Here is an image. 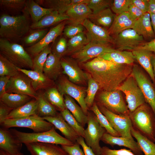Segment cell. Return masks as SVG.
Segmentation results:
<instances>
[{"mask_svg":"<svg viewBox=\"0 0 155 155\" xmlns=\"http://www.w3.org/2000/svg\"><path fill=\"white\" fill-rule=\"evenodd\" d=\"M112 0H89L87 5L92 13L96 14L111 7Z\"/></svg>","mask_w":155,"mask_h":155,"instance_id":"obj_48","label":"cell"},{"mask_svg":"<svg viewBox=\"0 0 155 155\" xmlns=\"http://www.w3.org/2000/svg\"><path fill=\"white\" fill-rule=\"evenodd\" d=\"M25 9L30 16L32 24L37 22L44 16L53 11L42 7L32 0L27 1Z\"/></svg>","mask_w":155,"mask_h":155,"instance_id":"obj_36","label":"cell"},{"mask_svg":"<svg viewBox=\"0 0 155 155\" xmlns=\"http://www.w3.org/2000/svg\"><path fill=\"white\" fill-rule=\"evenodd\" d=\"M37 103L36 114L44 117H55L58 114L55 108L46 98L43 94L37 95L36 99Z\"/></svg>","mask_w":155,"mask_h":155,"instance_id":"obj_35","label":"cell"},{"mask_svg":"<svg viewBox=\"0 0 155 155\" xmlns=\"http://www.w3.org/2000/svg\"><path fill=\"white\" fill-rule=\"evenodd\" d=\"M2 128L8 129L13 127H25L32 129L34 133L48 131L53 126L50 123L36 114L17 119H6L0 123Z\"/></svg>","mask_w":155,"mask_h":155,"instance_id":"obj_7","label":"cell"},{"mask_svg":"<svg viewBox=\"0 0 155 155\" xmlns=\"http://www.w3.org/2000/svg\"><path fill=\"white\" fill-rule=\"evenodd\" d=\"M125 95L127 106L130 112L146 103L143 93L134 77L131 74L117 89Z\"/></svg>","mask_w":155,"mask_h":155,"instance_id":"obj_8","label":"cell"},{"mask_svg":"<svg viewBox=\"0 0 155 155\" xmlns=\"http://www.w3.org/2000/svg\"><path fill=\"white\" fill-rule=\"evenodd\" d=\"M101 140L112 147L117 145L127 147L135 155H143V152L137 142L127 138L113 136L106 132L104 134Z\"/></svg>","mask_w":155,"mask_h":155,"instance_id":"obj_23","label":"cell"},{"mask_svg":"<svg viewBox=\"0 0 155 155\" xmlns=\"http://www.w3.org/2000/svg\"><path fill=\"white\" fill-rule=\"evenodd\" d=\"M89 0H71V5L78 4H85L87 5Z\"/></svg>","mask_w":155,"mask_h":155,"instance_id":"obj_61","label":"cell"},{"mask_svg":"<svg viewBox=\"0 0 155 155\" xmlns=\"http://www.w3.org/2000/svg\"><path fill=\"white\" fill-rule=\"evenodd\" d=\"M99 57L119 64H133L136 60L132 52L117 49Z\"/></svg>","mask_w":155,"mask_h":155,"instance_id":"obj_30","label":"cell"},{"mask_svg":"<svg viewBox=\"0 0 155 155\" xmlns=\"http://www.w3.org/2000/svg\"><path fill=\"white\" fill-rule=\"evenodd\" d=\"M57 89L63 95H67L75 99L84 113L87 115L88 108L85 101L86 90L70 82L65 76L60 77L57 83Z\"/></svg>","mask_w":155,"mask_h":155,"instance_id":"obj_13","label":"cell"},{"mask_svg":"<svg viewBox=\"0 0 155 155\" xmlns=\"http://www.w3.org/2000/svg\"><path fill=\"white\" fill-rule=\"evenodd\" d=\"M13 110L0 102V123L6 119Z\"/></svg>","mask_w":155,"mask_h":155,"instance_id":"obj_57","label":"cell"},{"mask_svg":"<svg viewBox=\"0 0 155 155\" xmlns=\"http://www.w3.org/2000/svg\"><path fill=\"white\" fill-rule=\"evenodd\" d=\"M122 93L118 89L102 91L99 94L96 103L97 106H102L115 114L129 116L130 112Z\"/></svg>","mask_w":155,"mask_h":155,"instance_id":"obj_6","label":"cell"},{"mask_svg":"<svg viewBox=\"0 0 155 155\" xmlns=\"http://www.w3.org/2000/svg\"><path fill=\"white\" fill-rule=\"evenodd\" d=\"M90 40L84 32L69 39L67 42L66 54H72L78 51L87 44Z\"/></svg>","mask_w":155,"mask_h":155,"instance_id":"obj_40","label":"cell"},{"mask_svg":"<svg viewBox=\"0 0 155 155\" xmlns=\"http://www.w3.org/2000/svg\"><path fill=\"white\" fill-rule=\"evenodd\" d=\"M149 13L150 15L152 26L155 35V14L151 13Z\"/></svg>","mask_w":155,"mask_h":155,"instance_id":"obj_62","label":"cell"},{"mask_svg":"<svg viewBox=\"0 0 155 155\" xmlns=\"http://www.w3.org/2000/svg\"><path fill=\"white\" fill-rule=\"evenodd\" d=\"M62 69L61 58L51 52L48 55L45 63L43 73L53 81L56 80L59 76Z\"/></svg>","mask_w":155,"mask_h":155,"instance_id":"obj_29","label":"cell"},{"mask_svg":"<svg viewBox=\"0 0 155 155\" xmlns=\"http://www.w3.org/2000/svg\"><path fill=\"white\" fill-rule=\"evenodd\" d=\"M148 0H131V3L140 9L144 13L148 12L149 6Z\"/></svg>","mask_w":155,"mask_h":155,"instance_id":"obj_55","label":"cell"},{"mask_svg":"<svg viewBox=\"0 0 155 155\" xmlns=\"http://www.w3.org/2000/svg\"><path fill=\"white\" fill-rule=\"evenodd\" d=\"M88 38L90 41L81 49L71 54L72 58L77 62L83 63L91 59L116 50L111 44L100 43Z\"/></svg>","mask_w":155,"mask_h":155,"instance_id":"obj_10","label":"cell"},{"mask_svg":"<svg viewBox=\"0 0 155 155\" xmlns=\"http://www.w3.org/2000/svg\"><path fill=\"white\" fill-rule=\"evenodd\" d=\"M90 108L99 124L105 129L107 133L113 136L120 137L119 133L112 127L106 117L100 111L96 102H94Z\"/></svg>","mask_w":155,"mask_h":155,"instance_id":"obj_41","label":"cell"},{"mask_svg":"<svg viewBox=\"0 0 155 155\" xmlns=\"http://www.w3.org/2000/svg\"><path fill=\"white\" fill-rule=\"evenodd\" d=\"M31 155H69L58 145L40 142L25 144Z\"/></svg>","mask_w":155,"mask_h":155,"instance_id":"obj_20","label":"cell"},{"mask_svg":"<svg viewBox=\"0 0 155 155\" xmlns=\"http://www.w3.org/2000/svg\"><path fill=\"white\" fill-rule=\"evenodd\" d=\"M25 9L22 14L12 16L3 14L0 17V36L7 40H17L28 32L30 29L28 16Z\"/></svg>","mask_w":155,"mask_h":155,"instance_id":"obj_2","label":"cell"},{"mask_svg":"<svg viewBox=\"0 0 155 155\" xmlns=\"http://www.w3.org/2000/svg\"><path fill=\"white\" fill-rule=\"evenodd\" d=\"M133 64H119L100 57L83 63L103 91L117 90L131 74Z\"/></svg>","mask_w":155,"mask_h":155,"instance_id":"obj_1","label":"cell"},{"mask_svg":"<svg viewBox=\"0 0 155 155\" xmlns=\"http://www.w3.org/2000/svg\"><path fill=\"white\" fill-rule=\"evenodd\" d=\"M35 1L40 3L44 7L52 9L60 13H65L71 5V0H37Z\"/></svg>","mask_w":155,"mask_h":155,"instance_id":"obj_39","label":"cell"},{"mask_svg":"<svg viewBox=\"0 0 155 155\" xmlns=\"http://www.w3.org/2000/svg\"><path fill=\"white\" fill-rule=\"evenodd\" d=\"M131 75L140 88L146 102L151 106L155 114V86L150 77L136 64L133 65Z\"/></svg>","mask_w":155,"mask_h":155,"instance_id":"obj_11","label":"cell"},{"mask_svg":"<svg viewBox=\"0 0 155 155\" xmlns=\"http://www.w3.org/2000/svg\"><path fill=\"white\" fill-rule=\"evenodd\" d=\"M10 78V76H0V97L6 92V87Z\"/></svg>","mask_w":155,"mask_h":155,"instance_id":"obj_59","label":"cell"},{"mask_svg":"<svg viewBox=\"0 0 155 155\" xmlns=\"http://www.w3.org/2000/svg\"><path fill=\"white\" fill-rule=\"evenodd\" d=\"M151 61L154 73L155 76V55L153 53L152 56Z\"/></svg>","mask_w":155,"mask_h":155,"instance_id":"obj_63","label":"cell"},{"mask_svg":"<svg viewBox=\"0 0 155 155\" xmlns=\"http://www.w3.org/2000/svg\"><path fill=\"white\" fill-rule=\"evenodd\" d=\"M49 45L34 57L33 59V70L43 73V69L48 56L52 52Z\"/></svg>","mask_w":155,"mask_h":155,"instance_id":"obj_46","label":"cell"},{"mask_svg":"<svg viewBox=\"0 0 155 155\" xmlns=\"http://www.w3.org/2000/svg\"><path fill=\"white\" fill-rule=\"evenodd\" d=\"M43 94L47 100L60 112L66 108L63 96L57 88L51 87L46 89Z\"/></svg>","mask_w":155,"mask_h":155,"instance_id":"obj_38","label":"cell"},{"mask_svg":"<svg viewBox=\"0 0 155 155\" xmlns=\"http://www.w3.org/2000/svg\"><path fill=\"white\" fill-rule=\"evenodd\" d=\"M66 21L62 22L51 28L43 38L37 44L28 47L26 51L34 57L40 53L46 46L54 42L57 38L63 32Z\"/></svg>","mask_w":155,"mask_h":155,"instance_id":"obj_17","label":"cell"},{"mask_svg":"<svg viewBox=\"0 0 155 155\" xmlns=\"http://www.w3.org/2000/svg\"><path fill=\"white\" fill-rule=\"evenodd\" d=\"M0 51L1 54L18 67L32 69L33 59L20 44L1 38Z\"/></svg>","mask_w":155,"mask_h":155,"instance_id":"obj_5","label":"cell"},{"mask_svg":"<svg viewBox=\"0 0 155 155\" xmlns=\"http://www.w3.org/2000/svg\"><path fill=\"white\" fill-rule=\"evenodd\" d=\"M83 27L82 24H69L65 26L63 34L65 37L70 39L84 32Z\"/></svg>","mask_w":155,"mask_h":155,"instance_id":"obj_51","label":"cell"},{"mask_svg":"<svg viewBox=\"0 0 155 155\" xmlns=\"http://www.w3.org/2000/svg\"><path fill=\"white\" fill-rule=\"evenodd\" d=\"M97 106L100 111L106 117L112 127L119 133L120 137L135 141L131 134V130L133 126L129 116L115 114L102 106Z\"/></svg>","mask_w":155,"mask_h":155,"instance_id":"obj_12","label":"cell"},{"mask_svg":"<svg viewBox=\"0 0 155 155\" xmlns=\"http://www.w3.org/2000/svg\"><path fill=\"white\" fill-rule=\"evenodd\" d=\"M64 96V101L66 108L84 127L87 123V115L84 113L81 107L76 103L73 98L67 95Z\"/></svg>","mask_w":155,"mask_h":155,"instance_id":"obj_34","label":"cell"},{"mask_svg":"<svg viewBox=\"0 0 155 155\" xmlns=\"http://www.w3.org/2000/svg\"><path fill=\"white\" fill-rule=\"evenodd\" d=\"M114 44L120 51H133L145 42L143 37L129 28L120 32L114 38Z\"/></svg>","mask_w":155,"mask_h":155,"instance_id":"obj_15","label":"cell"},{"mask_svg":"<svg viewBox=\"0 0 155 155\" xmlns=\"http://www.w3.org/2000/svg\"><path fill=\"white\" fill-rule=\"evenodd\" d=\"M132 136L135 137L145 155H155V144L140 134L132 127L131 130Z\"/></svg>","mask_w":155,"mask_h":155,"instance_id":"obj_37","label":"cell"},{"mask_svg":"<svg viewBox=\"0 0 155 155\" xmlns=\"http://www.w3.org/2000/svg\"><path fill=\"white\" fill-rule=\"evenodd\" d=\"M148 12L155 14V0H149Z\"/></svg>","mask_w":155,"mask_h":155,"instance_id":"obj_60","label":"cell"},{"mask_svg":"<svg viewBox=\"0 0 155 155\" xmlns=\"http://www.w3.org/2000/svg\"><path fill=\"white\" fill-rule=\"evenodd\" d=\"M37 103L35 99L24 105L13 110L6 119H17L25 118L36 114Z\"/></svg>","mask_w":155,"mask_h":155,"instance_id":"obj_32","label":"cell"},{"mask_svg":"<svg viewBox=\"0 0 155 155\" xmlns=\"http://www.w3.org/2000/svg\"><path fill=\"white\" fill-rule=\"evenodd\" d=\"M131 0H114L111 6L112 11L116 15L128 12Z\"/></svg>","mask_w":155,"mask_h":155,"instance_id":"obj_49","label":"cell"},{"mask_svg":"<svg viewBox=\"0 0 155 155\" xmlns=\"http://www.w3.org/2000/svg\"><path fill=\"white\" fill-rule=\"evenodd\" d=\"M140 49L150 51L155 55V38L149 41L145 42L141 46L136 48L134 50Z\"/></svg>","mask_w":155,"mask_h":155,"instance_id":"obj_58","label":"cell"},{"mask_svg":"<svg viewBox=\"0 0 155 155\" xmlns=\"http://www.w3.org/2000/svg\"><path fill=\"white\" fill-rule=\"evenodd\" d=\"M47 28L32 30L23 39L24 44L29 47L36 44L40 42L48 33Z\"/></svg>","mask_w":155,"mask_h":155,"instance_id":"obj_42","label":"cell"},{"mask_svg":"<svg viewBox=\"0 0 155 155\" xmlns=\"http://www.w3.org/2000/svg\"><path fill=\"white\" fill-rule=\"evenodd\" d=\"M0 155H13L10 154L7 152L2 150H0ZM14 155H24V154L23 153H21V152L20 153Z\"/></svg>","mask_w":155,"mask_h":155,"instance_id":"obj_64","label":"cell"},{"mask_svg":"<svg viewBox=\"0 0 155 155\" xmlns=\"http://www.w3.org/2000/svg\"><path fill=\"white\" fill-rule=\"evenodd\" d=\"M100 155H135L130 150H112L106 146L101 147Z\"/></svg>","mask_w":155,"mask_h":155,"instance_id":"obj_52","label":"cell"},{"mask_svg":"<svg viewBox=\"0 0 155 155\" xmlns=\"http://www.w3.org/2000/svg\"><path fill=\"white\" fill-rule=\"evenodd\" d=\"M133 127L142 135L155 142V114L146 103L130 112Z\"/></svg>","mask_w":155,"mask_h":155,"instance_id":"obj_3","label":"cell"},{"mask_svg":"<svg viewBox=\"0 0 155 155\" xmlns=\"http://www.w3.org/2000/svg\"><path fill=\"white\" fill-rule=\"evenodd\" d=\"M88 84L85 100L89 109L91 107L94 103L95 97L100 87L98 82L89 74L88 75Z\"/></svg>","mask_w":155,"mask_h":155,"instance_id":"obj_43","label":"cell"},{"mask_svg":"<svg viewBox=\"0 0 155 155\" xmlns=\"http://www.w3.org/2000/svg\"><path fill=\"white\" fill-rule=\"evenodd\" d=\"M67 49V42L65 37H62L54 44L51 52L61 58L66 55Z\"/></svg>","mask_w":155,"mask_h":155,"instance_id":"obj_50","label":"cell"},{"mask_svg":"<svg viewBox=\"0 0 155 155\" xmlns=\"http://www.w3.org/2000/svg\"><path fill=\"white\" fill-rule=\"evenodd\" d=\"M61 146L69 155H85L83 151L80 148L79 144L77 142L72 146Z\"/></svg>","mask_w":155,"mask_h":155,"instance_id":"obj_53","label":"cell"},{"mask_svg":"<svg viewBox=\"0 0 155 155\" xmlns=\"http://www.w3.org/2000/svg\"><path fill=\"white\" fill-rule=\"evenodd\" d=\"M60 114L68 125L79 136L84 138L85 129L66 108L60 112Z\"/></svg>","mask_w":155,"mask_h":155,"instance_id":"obj_45","label":"cell"},{"mask_svg":"<svg viewBox=\"0 0 155 155\" xmlns=\"http://www.w3.org/2000/svg\"><path fill=\"white\" fill-rule=\"evenodd\" d=\"M77 62L73 58L63 57L61 58L63 73L67 75L70 82L75 84L88 81V75L80 69Z\"/></svg>","mask_w":155,"mask_h":155,"instance_id":"obj_16","label":"cell"},{"mask_svg":"<svg viewBox=\"0 0 155 155\" xmlns=\"http://www.w3.org/2000/svg\"><path fill=\"white\" fill-rule=\"evenodd\" d=\"M136 60L145 70L155 86V76L152 63L153 53L145 49H137L132 51Z\"/></svg>","mask_w":155,"mask_h":155,"instance_id":"obj_28","label":"cell"},{"mask_svg":"<svg viewBox=\"0 0 155 155\" xmlns=\"http://www.w3.org/2000/svg\"><path fill=\"white\" fill-rule=\"evenodd\" d=\"M135 20H133L128 12L116 15L114 22L108 30L111 36H116L123 31L132 28Z\"/></svg>","mask_w":155,"mask_h":155,"instance_id":"obj_27","label":"cell"},{"mask_svg":"<svg viewBox=\"0 0 155 155\" xmlns=\"http://www.w3.org/2000/svg\"><path fill=\"white\" fill-rule=\"evenodd\" d=\"M18 69L19 71L31 80L32 87L35 91L39 90L47 89L52 85L53 80L48 78L43 73L19 67Z\"/></svg>","mask_w":155,"mask_h":155,"instance_id":"obj_24","label":"cell"},{"mask_svg":"<svg viewBox=\"0 0 155 155\" xmlns=\"http://www.w3.org/2000/svg\"><path fill=\"white\" fill-rule=\"evenodd\" d=\"M18 67L1 54H0V76L11 77L19 73Z\"/></svg>","mask_w":155,"mask_h":155,"instance_id":"obj_44","label":"cell"},{"mask_svg":"<svg viewBox=\"0 0 155 155\" xmlns=\"http://www.w3.org/2000/svg\"><path fill=\"white\" fill-rule=\"evenodd\" d=\"M116 16L110 8H108L96 14H92L88 19L93 23L108 29L113 24Z\"/></svg>","mask_w":155,"mask_h":155,"instance_id":"obj_31","label":"cell"},{"mask_svg":"<svg viewBox=\"0 0 155 155\" xmlns=\"http://www.w3.org/2000/svg\"><path fill=\"white\" fill-rule=\"evenodd\" d=\"M69 19L68 16L65 13L53 10L44 16L37 22L32 23L30 29H44Z\"/></svg>","mask_w":155,"mask_h":155,"instance_id":"obj_25","label":"cell"},{"mask_svg":"<svg viewBox=\"0 0 155 155\" xmlns=\"http://www.w3.org/2000/svg\"><path fill=\"white\" fill-rule=\"evenodd\" d=\"M43 118L52 124L55 128L58 129L65 138L74 144L77 142L79 136L65 121L60 113L55 117Z\"/></svg>","mask_w":155,"mask_h":155,"instance_id":"obj_22","label":"cell"},{"mask_svg":"<svg viewBox=\"0 0 155 155\" xmlns=\"http://www.w3.org/2000/svg\"><path fill=\"white\" fill-rule=\"evenodd\" d=\"M87 115V127L84 131L85 142L96 155H100L101 147L99 142L106 132L99 124L94 113L88 112Z\"/></svg>","mask_w":155,"mask_h":155,"instance_id":"obj_9","label":"cell"},{"mask_svg":"<svg viewBox=\"0 0 155 155\" xmlns=\"http://www.w3.org/2000/svg\"><path fill=\"white\" fill-rule=\"evenodd\" d=\"M82 25L87 30V36L90 39L103 43L114 44V38L106 28L93 23L88 19Z\"/></svg>","mask_w":155,"mask_h":155,"instance_id":"obj_18","label":"cell"},{"mask_svg":"<svg viewBox=\"0 0 155 155\" xmlns=\"http://www.w3.org/2000/svg\"><path fill=\"white\" fill-rule=\"evenodd\" d=\"M22 143L13 134L10 130L0 129V150L11 155L18 154L21 152Z\"/></svg>","mask_w":155,"mask_h":155,"instance_id":"obj_19","label":"cell"},{"mask_svg":"<svg viewBox=\"0 0 155 155\" xmlns=\"http://www.w3.org/2000/svg\"><path fill=\"white\" fill-rule=\"evenodd\" d=\"M10 130L19 141L24 144L40 142L71 146L74 144L58 133L54 126L48 131L39 133L23 132L15 129Z\"/></svg>","mask_w":155,"mask_h":155,"instance_id":"obj_4","label":"cell"},{"mask_svg":"<svg viewBox=\"0 0 155 155\" xmlns=\"http://www.w3.org/2000/svg\"><path fill=\"white\" fill-rule=\"evenodd\" d=\"M132 29L144 38L149 40V41L155 38L150 15L148 12L144 13L140 18L135 20Z\"/></svg>","mask_w":155,"mask_h":155,"instance_id":"obj_26","label":"cell"},{"mask_svg":"<svg viewBox=\"0 0 155 155\" xmlns=\"http://www.w3.org/2000/svg\"><path fill=\"white\" fill-rule=\"evenodd\" d=\"M26 1L25 0H0V4L8 11H18L25 9Z\"/></svg>","mask_w":155,"mask_h":155,"instance_id":"obj_47","label":"cell"},{"mask_svg":"<svg viewBox=\"0 0 155 155\" xmlns=\"http://www.w3.org/2000/svg\"><path fill=\"white\" fill-rule=\"evenodd\" d=\"M31 98L26 95L6 92L0 97V102L13 110L29 101Z\"/></svg>","mask_w":155,"mask_h":155,"instance_id":"obj_33","label":"cell"},{"mask_svg":"<svg viewBox=\"0 0 155 155\" xmlns=\"http://www.w3.org/2000/svg\"><path fill=\"white\" fill-rule=\"evenodd\" d=\"M128 12L130 17L134 20L138 19L144 13L140 9L131 3L129 7Z\"/></svg>","mask_w":155,"mask_h":155,"instance_id":"obj_54","label":"cell"},{"mask_svg":"<svg viewBox=\"0 0 155 155\" xmlns=\"http://www.w3.org/2000/svg\"><path fill=\"white\" fill-rule=\"evenodd\" d=\"M65 13L69 18L67 24L78 25L82 24L92 12L87 5L78 4L71 5Z\"/></svg>","mask_w":155,"mask_h":155,"instance_id":"obj_21","label":"cell"},{"mask_svg":"<svg viewBox=\"0 0 155 155\" xmlns=\"http://www.w3.org/2000/svg\"><path fill=\"white\" fill-rule=\"evenodd\" d=\"M31 83L32 80L20 72L10 78L6 87V92L26 95L36 99L37 94Z\"/></svg>","mask_w":155,"mask_h":155,"instance_id":"obj_14","label":"cell"},{"mask_svg":"<svg viewBox=\"0 0 155 155\" xmlns=\"http://www.w3.org/2000/svg\"><path fill=\"white\" fill-rule=\"evenodd\" d=\"M77 142L82 147L85 155H96L91 148L87 145L83 137L79 136L77 139Z\"/></svg>","mask_w":155,"mask_h":155,"instance_id":"obj_56","label":"cell"}]
</instances>
